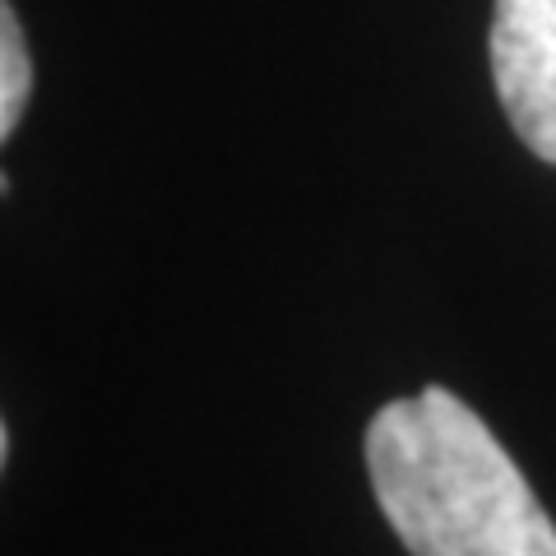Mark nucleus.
Listing matches in <instances>:
<instances>
[{
    "mask_svg": "<svg viewBox=\"0 0 556 556\" xmlns=\"http://www.w3.org/2000/svg\"><path fill=\"white\" fill-rule=\"evenodd\" d=\"M367 473L413 556H556V525L529 478L445 386L371 417Z\"/></svg>",
    "mask_w": 556,
    "mask_h": 556,
    "instance_id": "nucleus-1",
    "label": "nucleus"
},
{
    "mask_svg": "<svg viewBox=\"0 0 556 556\" xmlns=\"http://www.w3.org/2000/svg\"><path fill=\"white\" fill-rule=\"evenodd\" d=\"M492 79L529 153L556 163V0H496Z\"/></svg>",
    "mask_w": 556,
    "mask_h": 556,
    "instance_id": "nucleus-2",
    "label": "nucleus"
},
{
    "mask_svg": "<svg viewBox=\"0 0 556 556\" xmlns=\"http://www.w3.org/2000/svg\"><path fill=\"white\" fill-rule=\"evenodd\" d=\"M28 89H33V61L24 47V28L20 14L5 0L0 5V139H10L20 116L28 108Z\"/></svg>",
    "mask_w": 556,
    "mask_h": 556,
    "instance_id": "nucleus-3",
    "label": "nucleus"
}]
</instances>
